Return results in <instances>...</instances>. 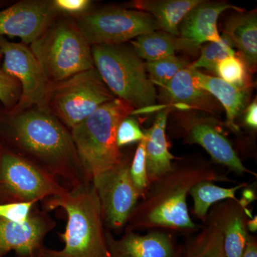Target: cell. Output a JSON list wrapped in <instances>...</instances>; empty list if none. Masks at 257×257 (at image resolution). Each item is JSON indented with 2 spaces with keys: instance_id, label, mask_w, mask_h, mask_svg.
Here are the masks:
<instances>
[{
  "instance_id": "1",
  "label": "cell",
  "mask_w": 257,
  "mask_h": 257,
  "mask_svg": "<svg viewBox=\"0 0 257 257\" xmlns=\"http://www.w3.org/2000/svg\"><path fill=\"white\" fill-rule=\"evenodd\" d=\"M0 143L54 177H62L70 189L90 182L70 130L50 111L0 109Z\"/></svg>"
},
{
  "instance_id": "2",
  "label": "cell",
  "mask_w": 257,
  "mask_h": 257,
  "mask_svg": "<svg viewBox=\"0 0 257 257\" xmlns=\"http://www.w3.org/2000/svg\"><path fill=\"white\" fill-rule=\"evenodd\" d=\"M203 181L235 183L205 161L173 162L168 172L149 185L132 213L125 230L198 231L200 226L191 219L187 199L192 187Z\"/></svg>"
},
{
  "instance_id": "3",
  "label": "cell",
  "mask_w": 257,
  "mask_h": 257,
  "mask_svg": "<svg viewBox=\"0 0 257 257\" xmlns=\"http://www.w3.org/2000/svg\"><path fill=\"white\" fill-rule=\"evenodd\" d=\"M45 211L62 208L67 213L65 231L60 234L64 247L54 250L44 246L49 257H109L100 202L92 182L69 189L60 195L43 201Z\"/></svg>"
},
{
  "instance_id": "4",
  "label": "cell",
  "mask_w": 257,
  "mask_h": 257,
  "mask_svg": "<svg viewBox=\"0 0 257 257\" xmlns=\"http://www.w3.org/2000/svg\"><path fill=\"white\" fill-rule=\"evenodd\" d=\"M135 110L130 103L115 98L70 130L79 160L89 182L114 168L124 155L116 145L120 123Z\"/></svg>"
},
{
  "instance_id": "5",
  "label": "cell",
  "mask_w": 257,
  "mask_h": 257,
  "mask_svg": "<svg viewBox=\"0 0 257 257\" xmlns=\"http://www.w3.org/2000/svg\"><path fill=\"white\" fill-rule=\"evenodd\" d=\"M94 68L108 89L118 99L130 103L135 110L131 115L156 108V88L149 78L145 62L121 45H94Z\"/></svg>"
},
{
  "instance_id": "6",
  "label": "cell",
  "mask_w": 257,
  "mask_h": 257,
  "mask_svg": "<svg viewBox=\"0 0 257 257\" xmlns=\"http://www.w3.org/2000/svg\"><path fill=\"white\" fill-rule=\"evenodd\" d=\"M30 50L51 84L94 68L92 46L73 20L56 19Z\"/></svg>"
},
{
  "instance_id": "7",
  "label": "cell",
  "mask_w": 257,
  "mask_h": 257,
  "mask_svg": "<svg viewBox=\"0 0 257 257\" xmlns=\"http://www.w3.org/2000/svg\"><path fill=\"white\" fill-rule=\"evenodd\" d=\"M115 96L95 68L51 84L47 105L49 111L69 130Z\"/></svg>"
},
{
  "instance_id": "8",
  "label": "cell",
  "mask_w": 257,
  "mask_h": 257,
  "mask_svg": "<svg viewBox=\"0 0 257 257\" xmlns=\"http://www.w3.org/2000/svg\"><path fill=\"white\" fill-rule=\"evenodd\" d=\"M68 190L53 175L0 143V204L37 203Z\"/></svg>"
},
{
  "instance_id": "9",
  "label": "cell",
  "mask_w": 257,
  "mask_h": 257,
  "mask_svg": "<svg viewBox=\"0 0 257 257\" xmlns=\"http://www.w3.org/2000/svg\"><path fill=\"white\" fill-rule=\"evenodd\" d=\"M75 23L91 46L119 45L158 30L151 15L123 8H107L80 15Z\"/></svg>"
},
{
  "instance_id": "10",
  "label": "cell",
  "mask_w": 257,
  "mask_h": 257,
  "mask_svg": "<svg viewBox=\"0 0 257 257\" xmlns=\"http://www.w3.org/2000/svg\"><path fill=\"white\" fill-rule=\"evenodd\" d=\"M132 160L124 155L119 164L92 182L100 202L104 227L110 232L125 228L142 197L130 175Z\"/></svg>"
},
{
  "instance_id": "11",
  "label": "cell",
  "mask_w": 257,
  "mask_h": 257,
  "mask_svg": "<svg viewBox=\"0 0 257 257\" xmlns=\"http://www.w3.org/2000/svg\"><path fill=\"white\" fill-rule=\"evenodd\" d=\"M0 52L4 56L3 70L20 83L21 95L12 111L31 107L48 110L47 101L51 83L30 49L22 43L0 37Z\"/></svg>"
},
{
  "instance_id": "12",
  "label": "cell",
  "mask_w": 257,
  "mask_h": 257,
  "mask_svg": "<svg viewBox=\"0 0 257 257\" xmlns=\"http://www.w3.org/2000/svg\"><path fill=\"white\" fill-rule=\"evenodd\" d=\"M178 111L175 115V123L179 135L186 143L202 147L213 162L237 175L247 173L256 176L243 165L232 145L223 134L221 122L214 116L194 111Z\"/></svg>"
},
{
  "instance_id": "13",
  "label": "cell",
  "mask_w": 257,
  "mask_h": 257,
  "mask_svg": "<svg viewBox=\"0 0 257 257\" xmlns=\"http://www.w3.org/2000/svg\"><path fill=\"white\" fill-rule=\"evenodd\" d=\"M53 1L19 2L0 11V37H20L25 43L36 41L57 18Z\"/></svg>"
},
{
  "instance_id": "14",
  "label": "cell",
  "mask_w": 257,
  "mask_h": 257,
  "mask_svg": "<svg viewBox=\"0 0 257 257\" xmlns=\"http://www.w3.org/2000/svg\"><path fill=\"white\" fill-rule=\"evenodd\" d=\"M109 257H182L184 246L166 230L154 229L146 234L125 230L119 239L106 229Z\"/></svg>"
},
{
  "instance_id": "15",
  "label": "cell",
  "mask_w": 257,
  "mask_h": 257,
  "mask_svg": "<svg viewBox=\"0 0 257 257\" xmlns=\"http://www.w3.org/2000/svg\"><path fill=\"white\" fill-rule=\"evenodd\" d=\"M55 225L45 210L32 211L23 224L0 217V257L11 251L16 254L36 252L44 247V240Z\"/></svg>"
},
{
  "instance_id": "16",
  "label": "cell",
  "mask_w": 257,
  "mask_h": 257,
  "mask_svg": "<svg viewBox=\"0 0 257 257\" xmlns=\"http://www.w3.org/2000/svg\"><path fill=\"white\" fill-rule=\"evenodd\" d=\"M160 90L161 99L167 107H175L178 111H202L214 117L222 111L215 98L197 85L191 65L179 71Z\"/></svg>"
},
{
  "instance_id": "17",
  "label": "cell",
  "mask_w": 257,
  "mask_h": 257,
  "mask_svg": "<svg viewBox=\"0 0 257 257\" xmlns=\"http://www.w3.org/2000/svg\"><path fill=\"white\" fill-rule=\"evenodd\" d=\"M243 12L239 7L226 2H206L201 0L186 15L179 26V37L188 44L193 55L199 52L203 44L221 40L217 21L226 10Z\"/></svg>"
},
{
  "instance_id": "18",
  "label": "cell",
  "mask_w": 257,
  "mask_h": 257,
  "mask_svg": "<svg viewBox=\"0 0 257 257\" xmlns=\"http://www.w3.org/2000/svg\"><path fill=\"white\" fill-rule=\"evenodd\" d=\"M251 218V213L240 204L239 199H227L211 207L206 221L213 223L220 230L226 257L242 256L249 236L246 221Z\"/></svg>"
},
{
  "instance_id": "19",
  "label": "cell",
  "mask_w": 257,
  "mask_h": 257,
  "mask_svg": "<svg viewBox=\"0 0 257 257\" xmlns=\"http://www.w3.org/2000/svg\"><path fill=\"white\" fill-rule=\"evenodd\" d=\"M172 110L171 107L160 110L151 127L145 131L147 177L150 184L168 172L176 159L169 150L166 136L169 115Z\"/></svg>"
},
{
  "instance_id": "20",
  "label": "cell",
  "mask_w": 257,
  "mask_h": 257,
  "mask_svg": "<svg viewBox=\"0 0 257 257\" xmlns=\"http://www.w3.org/2000/svg\"><path fill=\"white\" fill-rule=\"evenodd\" d=\"M194 69V68H193ZM196 83L218 101L226 112V125L232 131H239L236 119L248 106L249 89L234 87L219 77H211L194 69Z\"/></svg>"
},
{
  "instance_id": "21",
  "label": "cell",
  "mask_w": 257,
  "mask_h": 257,
  "mask_svg": "<svg viewBox=\"0 0 257 257\" xmlns=\"http://www.w3.org/2000/svg\"><path fill=\"white\" fill-rule=\"evenodd\" d=\"M223 33L232 42L238 55L246 64L250 72H255L257 65V13L236 12L227 19Z\"/></svg>"
},
{
  "instance_id": "22",
  "label": "cell",
  "mask_w": 257,
  "mask_h": 257,
  "mask_svg": "<svg viewBox=\"0 0 257 257\" xmlns=\"http://www.w3.org/2000/svg\"><path fill=\"white\" fill-rule=\"evenodd\" d=\"M201 0H136L130 6L151 15L160 31L179 37V26Z\"/></svg>"
},
{
  "instance_id": "23",
  "label": "cell",
  "mask_w": 257,
  "mask_h": 257,
  "mask_svg": "<svg viewBox=\"0 0 257 257\" xmlns=\"http://www.w3.org/2000/svg\"><path fill=\"white\" fill-rule=\"evenodd\" d=\"M133 51L142 60L153 62L175 55L182 50L192 55L188 44L179 37L173 36L160 30L145 34L132 40Z\"/></svg>"
},
{
  "instance_id": "24",
  "label": "cell",
  "mask_w": 257,
  "mask_h": 257,
  "mask_svg": "<svg viewBox=\"0 0 257 257\" xmlns=\"http://www.w3.org/2000/svg\"><path fill=\"white\" fill-rule=\"evenodd\" d=\"M247 185L246 183H241L230 188H225L210 181H203L196 184L189 192V195L192 196L194 201L193 214L196 218L205 223L208 213L213 205L227 199H238L236 192Z\"/></svg>"
},
{
  "instance_id": "25",
  "label": "cell",
  "mask_w": 257,
  "mask_h": 257,
  "mask_svg": "<svg viewBox=\"0 0 257 257\" xmlns=\"http://www.w3.org/2000/svg\"><path fill=\"white\" fill-rule=\"evenodd\" d=\"M205 224L184 246L182 257H226L220 230L209 221Z\"/></svg>"
},
{
  "instance_id": "26",
  "label": "cell",
  "mask_w": 257,
  "mask_h": 257,
  "mask_svg": "<svg viewBox=\"0 0 257 257\" xmlns=\"http://www.w3.org/2000/svg\"><path fill=\"white\" fill-rule=\"evenodd\" d=\"M232 42L224 33L221 40L216 42H208L201 47L197 60L191 64L192 68H203L215 72L218 64L226 57L236 55Z\"/></svg>"
},
{
  "instance_id": "27",
  "label": "cell",
  "mask_w": 257,
  "mask_h": 257,
  "mask_svg": "<svg viewBox=\"0 0 257 257\" xmlns=\"http://www.w3.org/2000/svg\"><path fill=\"white\" fill-rule=\"evenodd\" d=\"M187 61L173 55L153 62H145L149 78L154 85L162 88L167 85L179 71L189 67Z\"/></svg>"
},
{
  "instance_id": "28",
  "label": "cell",
  "mask_w": 257,
  "mask_h": 257,
  "mask_svg": "<svg viewBox=\"0 0 257 257\" xmlns=\"http://www.w3.org/2000/svg\"><path fill=\"white\" fill-rule=\"evenodd\" d=\"M215 73L219 78L234 87L250 89L252 83L246 64L238 55L230 56L221 60Z\"/></svg>"
},
{
  "instance_id": "29",
  "label": "cell",
  "mask_w": 257,
  "mask_h": 257,
  "mask_svg": "<svg viewBox=\"0 0 257 257\" xmlns=\"http://www.w3.org/2000/svg\"><path fill=\"white\" fill-rule=\"evenodd\" d=\"M145 145L146 139L139 143L130 166L131 178L135 187L141 194L142 197L147 192L150 185L147 177Z\"/></svg>"
},
{
  "instance_id": "30",
  "label": "cell",
  "mask_w": 257,
  "mask_h": 257,
  "mask_svg": "<svg viewBox=\"0 0 257 257\" xmlns=\"http://www.w3.org/2000/svg\"><path fill=\"white\" fill-rule=\"evenodd\" d=\"M21 95L20 83L0 67V101L6 110H11L18 104Z\"/></svg>"
},
{
  "instance_id": "31",
  "label": "cell",
  "mask_w": 257,
  "mask_h": 257,
  "mask_svg": "<svg viewBox=\"0 0 257 257\" xmlns=\"http://www.w3.org/2000/svg\"><path fill=\"white\" fill-rule=\"evenodd\" d=\"M145 139L146 135L140 127L138 121L130 116L125 118L118 126L116 140L119 149L133 143H140Z\"/></svg>"
},
{
  "instance_id": "32",
  "label": "cell",
  "mask_w": 257,
  "mask_h": 257,
  "mask_svg": "<svg viewBox=\"0 0 257 257\" xmlns=\"http://www.w3.org/2000/svg\"><path fill=\"white\" fill-rule=\"evenodd\" d=\"M35 202H13L0 204V217L18 224H25L31 215Z\"/></svg>"
},
{
  "instance_id": "33",
  "label": "cell",
  "mask_w": 257,
  "mask_h": 257,
  "mask_svg": "<svg viewBox=\"0 0 257 257\" xmlns=\"http://www.w3.org/2000/svg\"><path fill=\"white\" fill-rule=\"evenodd\" d=\"M92 2L89 0H55L54 6L58 12L69 14H81L87 11Z\"/></svg>"
},
{
  "instance_id": "34",
  "label": "cell",
  "mask_w": 257,
  "mask_h": 257,
  "mask_svg": "<svg viewBox=\"0 0 257 257\" xmlns=\"http://www.w3.org/2000/svg\"><path fill=\"white\" fill-rule=\"evenodd\" d=\"M244 123L248 127L256 130L257 128V101L256 99L248 104L245 109Z\"/></svg>"
},
{
  "instance_id": "35",
  "label": "cell",
  "mask_w": 257,
  "mask_h": 257,
  "mask_svg": "<svg viewBox=\"0 0 257 257\" xmlns=\"http://www.w3.org/2000/svg\"><path fill=\"white\" fill-rule=\"evenodd\" d=\"M241 257H257V240L249 234Z\"/></svg>"
},
{
  "instance_id": "36",
  "label": "cell",
  "mask_w": 257,
  "mask_h": 257,
  "mask_svg": "<svg viewBox=\"0 0 257 257\" xmlns=\"http://www.w3.org/2000/svg\"><path fill=\"white\" fill-rule=\"evenodd\" d=\"M242 192V197L239 199L240 204L244 208H247L248 204L256 199V195H255L254 191L252 189L250 188L248 186L243 187Z\"/></svg>"
},
{
  "instance_id": "37",
  "label": "cell",
  "mask_w": 257,
  "mask_h": 257,
  "mask_svg": "<svg viewBox=\"0 0 257 257\" xmlns=\"http://www.w3.org/2000/svg\"><path fill=\"white\" fill-rule=\"evenodd\" d=\"M246 228L248 232L254 233L257 231V216H252L246 221Z\"/></svg>"
},
{
  "instance_id": "38",
  "label": "cell",
  "mask_w": 257,
  "mask_h": 257,
  "mask_svg": "<svg viewBox=\"0 0 257 257\" xmlns=\"http://www.w3.org/2000/svg\"><path fill=\"white\" fill-rule=\"evenodd\" d=\"M41 249L38 250L36 252L30 253H25V254H16L15 257H49L45 253L42 252Z\"/></svg>"
},
{
  "instance_id": "39",
  "label": "cell",
  "mask_w": 257,
  "mask_h": 257,
  "mask_svg": "<svg viewBox=\"0 0 257 257\" xmlns=\"http://www.w3.org/2000/svg\"><path fill=\"white\" fill-rule=\"evenodd\" d=\"M3 57V55H2L1 52H0V58Z\"/></svg>"
}]
</instances>
